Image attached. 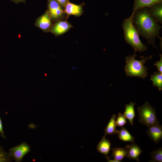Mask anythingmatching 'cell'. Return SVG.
<instances>
[{"label": "cell", "mask_w": 162, "mask_h": 162, "mask_svg": "<svg viewBox=\"0 0 162 162\" xmlns=\"http://www.w3.org/2000/svg\"><path fill=\"white\" fill-rule=\"evenodd\" d=\"M130 16L139 36L146 39L148 44L157 49L155 41L156 37L159 36L162 26L150 15L148 8L138 9Z\"/></svg>", "instance_id": "obj_1"}, {"label": "cell", "mask_w": 162, "mask_h": 162, "mask_svg": "<svg viewBox=\"0 0 162 162\" xmlns=\"http://www.w3.org/2000/svg\"><path fill=\"white\" fill-rule=\"evenodd\" d=\"M135 52L132 55H129L125 57L126 65L124 70L126 75L131 77H138L144 79L148 75V68L144 65L146 62L152 59L154 55L148 57L140 56L141 60H137V56Z\"/></svg>", "instance_id": "obj_2"}, {"label": "cell", "mask_w": 162, "mask_h": 162, "mask_svg": "<svg viewBox=\"0 0 162 162\" xmlns=\"http://www.w3.org/2000/svg\"><path fill=\"white\" fill-rule=\"evenodd\" d=\"M122 28L124 33V40L130 45L136 52L141 53L146 51L148 47L141 41L137 31L133 24L132 17L124 20L122 23Z\"/></svg>", "instance_id": "obj_3"}, {"label": "cell", "mask_w": 162, "mask_h": 162, "mask_svg": "<svg viewBox=\"0 0 162 162\" xmlns=\"http://www.w3.org/2000/svg\"><path fill=\"white\" fill-rule=\"evenodd\" d=\"M138 121L142 124L148 127L159 124L156 115V110L150 103L146 101L137 108Z\"/></svg>", "instance_id": "obj_4"}, {"label": "cell", "mask_w": 162, "mask_h": 162, "mask_svg": "<svg viewBox=\"0 0 162 162\" xmlns=\"http://www.w3.org/2000/svg\"><path fill=\"white\" fill-rule=\"evenodd\" d=\"M9 153L13 160L16 162H21L23 157L31 151V146L26 142L10 148Z\"/></svg>", "instance_id": "obj_5"}, {"label": "cell", "mask_w": 162, "mask_h": 162, "mask_svg": "<svg viewBox=\"0 0 162 162\" xmlns=\"http://www.w3.org/2000/svg\"><path fill=\"white\" fill-rule=\"evenodd\" d=\"M148 127L146 133L149 137L156 144H158L162 139V126L155 124Z\"/></svg>", "instance_id": "obj_6"}, {"label": "cell", "mask_w": 162, "mask_h": 162, "mask_svg": "<svg viewBox=\"0 0 162 162\" xmlns=\"http://www.w3.org/2000/svg\"><path fill=\"white\" fill-rule=\"evenodd\" d=\"M49 14L53 19H57L62 16L63 10L60 4L55 0H50L49 3Z\"/></svg>", "instance_id": "obj_7"}, {"label": "cell", "mask_w": 162, "mask_h": 162, "mask_svg": "<svg viewBox=\"0 0 162 162\" xmlns=\"http://www.w3.org/2000/svg\"><path fill=\"white\" fill-rule=\"evenodd\" d=\"M125 148L128 149L126 156L127 158L139 161V157L143 152L142 150L140 147L134 142L132 143L130 145H126Z\"/></svg>", "instance_id": "obj_8"}, {"label": "cell", "mask_w": 162, "mask_h": 162, "mask_svg": "<svg viewBox=\"0 0 162 162\" xmlns=\"http://www.w3.org/2000/svg\"><path fill=\"white\" fill-rule=\"evenodd\" d=\"M150 15L156 21L162 23V2L156 3L148 8Z\"/></svg>", "instance_id": "obj_9"}, {"label": "cell", "mask_w": 162, "mask_h": 162, "mask_svg": "<svg viewBox=\"0 0 162 162\" xmlns=\"http://www.w3.org/2000/svg\"><path fill=\"white\" fill-rule=\"evenodd\" d=\"M111 146V144L110 141L104 135L98 144L97 149L99 152L106 156L109 152Z\"/></svg>", "instance_id": "obj_10"}, {"label": "cell", "mask_w": 162, "mask_h": 162, "mask_svg": "<svg viewBox=\"0 0 162 162\" xmlns=\"http://www.w3.org/2000/svg\"><path fill=\"white\" fill-rule=\"evenodd\" d=\"M160 2H162V0H134L132 14L138 9L144 7L149 8L155 3Z\"/></svg>", "instance_id": "obj_11"}, {"label": "cell", "mask_w": 162, "mask_h": 162, "mask_svg": "<svg viewBox=\"0 0 162 162\" xmlns=\"http://www.w3.org/2000/svg\"><path fill=\"white\" fill-rule=\"evenodd\" d=\"M71 27L67 22L62 21L57 23L52 29V32L56 35L62 34L68 31Z\"/></svg>", "instance_id": "obj_12"}, {"label": "cell", "mask_w": 162, "mask_h": 162, "mask_svg": "<svg viewBox=\"0 0 162 162\" xmlns=\"http://www.w3.org/2000/svg\"><path fill=\"white\" fill-rule=\"evenodd\" d=\"M110 150L112 151L111 157L119 162L127 156L128 151V149L122 148H112Z\"/></svg>", "instance_id": "obj_13"}, {"label": "cell", "mask_w": 162, "mask_h": 162, "mask_svg": "<svg viewBox=\"0 0 162 162\" xmlns=\"http://www.w3.org/2000/svg\"><path fill=\"white\" fill-rule=\"evenodd\" d=\"M135 103L132 102L129 104L125 105V110L123 113L126 118L129 121L130 124L133 126V120L135 116V112L134 110V106Z\"/></svg>", "instance_id": "obj_14"}, {"label": "cell", "mask_w": 162, "mask_h": 162, "mask_svg": "<svg viewBox=\"0 0 162 162\" xmlns=\"http://www.w3.org/2000/svg\"><path fill=\"white\" fill-rule=\"evenodd\" d=\"M65 10L66 13L68 15L76 16H80L82 12L81 6L69 2L66 4Z\"/></svg>", "instance_id": "obj_15"}, {"label": "cell", "mask_w": 162, "mask_h": 162, "mask_svg": "<svg viewBox=\"0 0 162 162\" xmlns=\"http://www.w3.org/2000/svg\"><path fill=\"white\" fill-rule=\"evenodd\" d=\"M117 115L113 114L111 118L104 130V136H106L108 134H117L118 130L116 129V119Z\"/></svg>", "instance_id": "obj_16"}, {"label": "cell", "mask_w": 162, "mask_h": 162, "mask_svg": "<svg viewBox=\"0 0 162 162\" xmlns=\"http://www.w3.org/2000/svg\"><path fill=\"white\" fill-rule=\"evenodd\" d=\"M37 24L40 28L44 30H46L50 27L51 21L48 12H46L40 17L37 21Z\"/></svg>", "instance_id": "obj_17"}, {"label": "cell", "mask_w": 162, "mask_h": 162, "mask_svg": "<svg viewBox=\"0 0 162 162\" xmlns=\"http://www.w3.org/2000/svg\"><path fill=\"white\" fill-rule=\"evenodd\" d=\"M118 136L120 140L125 142H129L134 143V138L128 132L126 129L122 127L118 131Z\"/></svg>", "instance_id": "obj_18"}, {"label": "cell", "mask_w": 162, "mask_h": 162, "mask_svg": "<svg viewBox=\"0 0 162 162\" xmlns=\"http://www.w3.org/2000/svg\"><path fill=\"white\" fill-rule=\"evenodd\" d=\"M150 80L153 82V85L157 87L159 91L162 90V73L157 71L151 76Z\"/></svg>", "instance_id": "obj_19"}, {"label": "cell", "mask_w": 162, "mask_h": 162, "mask_svg": "<svg viewBox=\"0 0 162 162\" xmlns=\"http://www.w3.org/2000/svg\"><path fill=\"white\" fill-rule=\"evenodd\" d=\"M150 155L152 158L150 160L153 162H162V148L160 147L152 151L150 154Z\"/></svg>", "instance_id": "obj_20"}, {"label": "cell", "mask_w": 162, "mask_h": 162, "mask_svg": "<svg viewBox=\"0 0 162 162\" xmlns=\"http://www.w3.org/2000/svg\"><path fill=\"white\" fill-rule=\"evenodd\" d=\"M13 160L9 152H6L0 145V162H11Z\"/></svg>", "instance_id": "obj_21"}, {"label": "cell", "mask_w": 162, "mask_h": 162, "mask_svg": "<svg viewBox=\"0 0 162 162\" xmlns=\"http://www.w3.org/2000/svg\"><path fill=\"white\" fill-rule=\"evenodd\" d=\"M116 120V126L122 127L127 122L126 121V118L123 114L119 112L118 115Z\"/></svg>", "instance_id": "obj_22"}, {"label": "cell", "mask_w": 162, "mask_h": 162, "mask_svg": "<svg viewBox=\"0 0 162 162\" xmlns=\"http://www.w3.org/2000/svg\"><path fill=\"white\" fill-rule=\"evenodd\" d=\"M160 60L159 61H157L156 63L154 64V65L157 66L158 71L159 72L162 73V56L161 54L160 55Z\"/></svg>", "instance_id": "obj_23"}, {"label": "cell", "mask_w": 162, "mask_h": 162, "mask_svg": "<svg viewBox=\"0 0 162 162\" xmlns=\"http://www.w3.org/2000/svg\"><path fill=\"white\" fill-rule=\"evenodd\" d=\"M0 134L1 136L4 139H6V137L4 135V133L3 129L2 120L0 116Z\"/></svg>", "instance_id": "obj_24"}, {"label": "cell", "mask_w": 162, "mask_h": 162, "mask_svg": "<svg viewBox=\"0 0 162 162\" xmlns=\"http://www.w3.org/2000/svg\"><path fill=\"white\" fill-rule=\"evenodd\" d=\"M57 1L59 3L62 5H65L67 2V0H55Z\"/></svg>", "instance_id": "obj_25"}, {"label": "cell", "mask_w": 162, "mask_h": 162, "mask_svg": "<svg viewBox=\"0 0 162 162\" xmlns=\"http://www.w3.org/2000/svg\"><path fill=\"white\" fill-rule=\"evenodd\" d=\"M105 157L107 159V161L108 162H119L118 161L114 159L113 160L110 159V157L107 156H105Z\"/></svg>", "instance_id": "obj_26"}, {"label": "cell", "mask_w": 162, "mask_h": 162, "mask_svg": "<svg viewBox=\"0 0 162 162\" xmlns=\"http://www.w3.org/2000/svg\"><path fill=\"white\" fill-rule=\"evenodd\" d=\"M16 1H22L23 0H16Z\"/></svg>", "instance_id": "obj_27"}]
</instances>
